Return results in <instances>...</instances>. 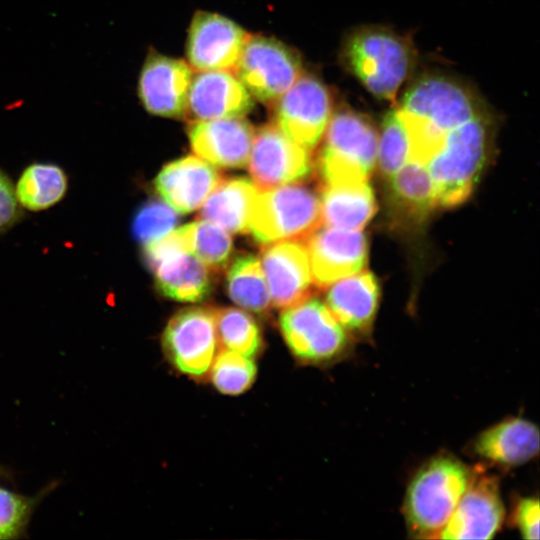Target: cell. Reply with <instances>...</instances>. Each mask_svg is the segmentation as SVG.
<instances>
[{
    "instance_id": "32",
    "label": "cell",
    "mask_w": 540,
    "mask_h": 540,
    "mask_svg": "<svg viewBox=\"0 0 540 540\" xmlns=\"http://www.w3.org/2000/svg\"><path fill=\"white\" fill-rule=\"evenodd\" d=\"M43 493L26 496L0 485V540L22 538Z\"/></svg>"
},
{
    "instance_id": "2",
    "label": "cell",
    "mask_w": 540,
    "mask_h": 540,
    "mask_svg": "<svg viewBox=\"0 0 540 540\" xmlns=\"http://www.w3.org/2000/svg\"><path fill=\"white\" fill-rule=\"evenodd\" d=\"M472 472L448 454L435 456L416 472L407 488L403 506L412 536L438 538L466 491Z\"/></svg>"
},
{
    "instance_id": "31",
    "label": "cell",
    "mask_w": 540,
    "mask_h": 540,
    "mask_svg": "<svg viewBox=\"0 0 540 540\" xmlns=\"http://www.w3.org/2000/svg\"><path fill=\"white\" fill-rule=\"evenodd\" d=\"M377 158L381 172L392 177L409 159V139L397 107L390 110L378 135Z\"/></svg>"
},
{
    "instance_id": "18",
    "label": "cell",
    "mask_w": 540,
    "mask_h": 540,
    "mask_svg": "<svg viewBox=\"0 0 540 540\" xmlns=\"http://www.w3.org/2000/svg\"><path fill=\"white\" fill-rule=\"evenodd\" d=\"M252 107V96L234 72L207 70L193 75L187 102V115L193 120L243 117Z\"/></svg>"
},
{
    "instance_id": "19",
    "label": "cell",
    "mask_w": 540,
    "mask_h": 540,
    "mask_svg": "<svg viewBox=\"0 0 540 540\" xmlns=\"http://www.w3.org/2000/svg\"><path fill=\"white\" fill-rule=\"evenodd\" d=\"M223 180L221 173L197 156H185L165 165L155 178L159 196L177 213L198 209Z\"/></svg>"
},
{
    "instance_id": "17",
    "label": "cell",
    "mask_w": 540,
    "mask_h": 540,
    "mask_svg": "<svg viewBox=\"0 0 540 540\" xmlns=\"http://www.w3.org/2000/svg\"><path fill=\"white\" fill-rule=\"evenodd\" d=\"M187 132L192 150L210 164L225 168L248 164L255 129L243 117L192 120Z\"/></svg>"
},
{
    "instance_id": "13",
    "label": "cell",
    "mask_w": 540,
    "mask_h": 540,
    "mask_svg": "<svg viewBox=\"0 0 540 540\" xmlns=\"http://www.w3.org/2000/svg\"><path fill=\"white\" fill-rule=\"evenodd\" d=\"M249 37L246 30L229 18L198 11L188 30L187 63L196 71L232 70Z\"/></svg>"
},
{
    "instance_id": "36",
    "label": "cell",
    "mask_w": 540,
    "mask_h": 540,
    "mask_svg": "<svg viewBox=\"0 0 540 540\" xmlns=\"http://www.w3.org/2000/svg\"><path fill=\"white\" fill-rule=\"evenodd\" d=\"M7 477H9V473L7 472L5 468L0 466V478H7Z\"/></svg>"
},
{
    "instance_id": "4",
    "label": "cell",
    "mask_w": 540,
    "mask_h": 540,
    "mask_svg": "<svg viewBox=\"0 0 540 540\" xmlns=\"http://www.w3.org/2000/svg\"><path fill=\"white\" fill-rule=\"evenodd\" d=\"M317 166L322 186L367 181L377 160L378 133L369 118L350 108L333 112Z\"/></svg>"
},
{
    "instance_id": "33",
    "label": "cell",
    "mask_w": 540,
    "mask_h": 540,
    "mask_svg": "<svg viewBox=\"0 0 540 540\" xmlns=\"http://www.w3.org/2000/svg\"><path fill=\"white\" fill-rule=\"evenodd\" d=\"M178 221L177 212L167 203L150 200L135 214L132 232L134 237L145 245L170 233Z\"/></svg>"
},
{
    "instance_id": "3",
    "label": "cell",
    "mask_w": 540,
    "mask_h": 540,
    "mask_svg": "<svg viewBox=\"0 0 540 540\" xmlns=\"http://www.w3.org/2000/svg\"><path fill=\"white\" fill-rule=\"evenodd\" d=\"M490 130L483 114L448 132L426 163L437 205L454 207L471 194L482 171Z\"/></svg>"
},
{
    "instance_id": "14",
    "label": "cell",
    "mask_w": 540,
    "mask_h": 540,
    "mask_svg": "<svg viewBox=\"0 0 540 540\" xmlns=\"http://www.w3.org/2000/svg\"><path fill=\"white\" fill-rule=\"evenodd\" d=\"M503 520L497 479L473 471L466 491L437 539H491Z\"/></svg>"
},
{
    "instance_id": "27",
    "label": "cell",
    "mask_w": 540,
    "mask_h": 540,
    "mask_svg": "<svg viewBox=\"0 0 540 540\" xmlns=\"http://www.w3.org/2000/svg\"><path fill=\"white\" fill-rule=\"evenodd\" d=\"M230 299L243 309L264 314L270 308V295L260 261L253 255L237 256L226 276Z\"/></svg>"
},
{
    "instance_id": "34",
    "label": "cell",
    "mask_w": 540,
    "mask_h": 540,
    "mask_svg": "<svg viewBox=\"0 0 540 540\" xmlns=\"http://www.w3.org/2000/svg\"><path fill=\"white\" fill-rule=\"evenodd\" d=\"M22 216L20 206L10 178L0 169V233L12 228Z\"/></svg>"
},
{
    "instance_id": "26",
    "label": "cell",
    "mask_w": 540,
    "mask_h": 540,
    "mask_svg": "<svg viewBox=\"0 0 540 540\" xmlns=\"http://www.w3.org/2000/svg\"><path fill=\"white\" fill-rule=\"evenodd\" d=\"M67 189L68 178L60 166L33 163L23 170L15 194L22 208L39 212L60 202Z\"/></svg>"
},
{
    "instance_id": "12",
    "label": "cell",
    "mask_w": 540,
    "mask_h": 540,
    "mask_svg": "<svg viewBox=\"0 0 540 540\" xmlns=\"http://www.w3.org/2000/svg\"><path fill=\"white\" fill-rule=\"evenodd\" d=\"M192 77L187 62L149 51L137 82L142 107L155 116L185 118Z\"/></svg>"
},
{
    "instance_id": "15",
    "label": "cell",
    "mask_w": 540,
    "mask_h": 540,
    "mask_svg": "<svg viewBox=\"0 0 540 540\" xmlns=\"http://www.w3.org/2000/svg\"><path fill=\"white\" fill-rule=\"evenodd\" d=\"M306 241L312 279L319 288L360 272L367 263L368 244L360 230L318 228Z\"/></svg>"
},
{
    "instance_id": "10",
    "label": "cell",
    "mask_w": 540,
    "mask_h": 540,
    "mask_svg": "<svg viewBox=\"0 0 540 540\" xmlns=\"http://www.w3.org/2000/svg\"><path fill=\"white\" fill-rule=\"evenodd\" d=\"M273 124L312 151L322 140L333 114V100L321 80L303 74L273 104Z\"/></svg>"
},
{
    "instance_id": "24",
    "label": "cell",
    "mask_w": 540,
    "mask_h": 540,
    "mask_svg": "<svg viewBox=\"0 0 540 540\" xmlns=\"http://www.w3.org/2000/svg\"><path fill=\"white\" fill-rule=\"evenodd\" d=\"M322 221L329 227L360 230L375 214L377 205L367 181L322 186Z\"/></svg>"
},
{
    "instance_id": "20",
    "label": "cell",
    "mask_w": 540,
    "mask_h": 540,
    "mask_svg": "<svg viewBox=\"0 0 540 540\" xmlns=\"http://www.w3.org/2000/svg\"><path fill=\"white\" fill-rule=\"evenodd\" d=\"M326 294V305L349 331L357 335L369 333L379 302V285L375 276L361 270L332 283Z\"/></svg>"
},
{
    "instance_id": "21",
    "label": "cell",
    "mask_w": 540,
    "mask_h": 540,
    "mask_svg": "<svg viewBox=\"0 0 540 540\" xmlns=\"http://www.w3.org/2000/svg\"><path fill=\"white\" fill-rule=\"evenodd\" d=\"M474 451L496 464L522 465L538 455V427L526 419H506L479 434L474 442Z\"/></svg>"
},
{
    "instance_id": "35",
    "label": "cell",
    "mask_w": 540,
    "mask_h": 540,
    "mask_svg": "<svg viewBox=\"0 0 540 540\" xmlns=\"http://www.w3.org/2000/svg\"><path fill=\"white\" fill-rule=\"evenodd\" d=\"M539 518L540 508L537 498L527 497L517 503L514 520L523 538L539 539Z\"/></svg>"
},
{
    "instance_id": "28",
    "label": "cell",
    "mask_w": 540,
    "mask_h": 540,
    "mask_svg": "<svg viewBox=\"0 0 540 540\" xmlns=\"http://www.w3.org/2000/svg\"><path fill=\"white\" fill-rule=\"evenodd\" d=\"M219 346L254 357L262 348L259 325L247 312L238 308L215 309Z\"/></svg>"
},
{
    "instance_id": "29",
    "label": "cell",
    "mask_w": 540,
    "mask_h": 540,
    "mask_svg": "<svg viewBox=\"0 0 540 540\" xmlns=\"http://www.w3.org/2000/svg\"><path fill=\"white\" fill-rule=\"evenodd\" d=\"M184 229L190 253L210 270L219 272L228 265L233 243L224 228L202 219L184 225Z\"/></svg>"
},
{
    "instance_id": "30",
    "label": "cell",
    "mask_w": 540,
    "mask_h": 540,
    "mask_svg": "<svg viewBox=\"0 0 540 540\" xmlns=\"http://www.w3.org/2000/svg\"><path fill=\"white\" fill-rule=\"evenodd\" d=\"M209 374L219 392L239 395L253 384L257 367L253 357L221 348L213 360Z\"/></svg>"
},
{
    "instance_id": "23",
    "label": "cell",
    "mask_w": 540,
    "mask_h": 540,
    "mask_svg": "<svg viewBox=\"0 0 540 540\" xmlns=\"http://www.w3.org/2000/svg\"><path fill=\"white\" fill-rule=\"evenodd\" d=\"M259 189L251 180L236 177L222 180L204 201L202 219L232 233H247L252 207Z\"/></svg>"
},
{
    "instance_id": "16",
    "label": "cell",
    "mask_w": 540,
    "mask_h": 540,
    "mask_svg": "<svg viewBox=\"0 0 540 540\" xmlns=\"http://www.w3.org/2000/svg\"><path fill=\"white\" fill-rule=\"evenodd\" d=\"M261 263L274 307L285 309L311 297L314 282L306 246L295 241L266 244Z\"/></svg>"
},
{
    "instance_id": "8",
    "label": "cell",
    "mask_w": 540,
    "mask_h": 540,
    "mask_svg": "<svg viewBox=\"0 0 540 540\" xmlns=\"http://www.w3.org/2000/svg\"><path fill=\"white\" fill-rule=\"evenodd\" d=\"M234 73L252 98L273 104L302 75L300 56L281 41L250 35Z\"/></svg>"
},
{
    "instance_id": "7",
    "label": "cell",
    "mask_w": 540,
    "mask_h": 540,
    "mask_svg": "<svg viewBox=\"0 0 540 540\" xmlns=\"http://www.w3.org/2000/svg\"><path fill=\"white\" fill-rule=\"evenodd\" d=\"M279 326L292 354L304 363H329L340 358L349 345L345 328L317 298L283 309Z\"/></svg>"
},
{
    "instance_id": "5",
    "label": "cell",
    "mask_w": 540,
    "mask_h": 540,
    "mask_svg": "<svg viewBox=\"0 0 540 540\" xmlns=\"http://www.w3.org/2000/svg\"><path fill=\"white\" fill-rule=\"evenodd\" d=\"M350 71L375 97L393 101L412 67V49L400 35L382 27L354 31L344 46Z\"/></svg>"
},
{
    "instance_id": "6",
    "label": "cell",
    "mask_w": 540,
    "mask_h": 540,
    "mask_svg": "<svg viewBox=\"0 0 540 540\" xmlns=\"http://www.w3.org/2000/svg\"><path fill=\"white\" fill-rule=\"evenodd\" d=\"M322 223L319 197L309 187L293 183L258 192L249 231L266 245L306 240Z\"/></svg>"
},
{
    "instance_id": "9",
    "label": "cell",
    "mask_w": 540,
    "mask_h": 540,
    "mask_svg": "<svg viewBox=\"0 0 540 540\" xmlns=\"http://www.w3.org/2000/svg\"><path fill=\"white\" fill-rule=\"evenodd\" d=\"M162 346L179 372L194 379L209 374L219 346L215 309L190 307L178 311L164 329Z\"/></svg>"
},
{
    "instance_id": "25",
    "label": "cell",
    "mask_w": 540,
    "mask_h": 540,
    "mask_svg": "<svg viewBox=\"0 0 540 540\" xmlns=\"http://www.w3.org/2000/svg\"><path fill=\"white\" fill-rule=\"evenodd\" d=\"M389 180L392 206L404 220L419 223L437 205L434 185L424 164L408 160Z\"/></svg>"
},
{
    "instance_id": "22",
    "label": "cell",
    "mask_w": 540,
    "mask_h": 540,
    "mask_svg": "<svg viewBox=\"0 0 540 540\" xmlns=\"http://www.w3.org/2000/svg\"><path fill=\"white\" fill-rule=\"evenodd\" d=\"M158 291L180 302H198L211 292L209 268L190 252L169 256L151 268Z\"/></svg>"
},
{
    "instance_id": "11",
    "label": "cell",
    "mask_w": 540,
    "mask_h": 540,
    "mask_svg": "<svg viewBox=\"0 0 540 540\" xmlns=\"http://www.w3.org/2000/svg\"><path fill=\"white\" fill-rule=\"evenodd\" d=\"M248 165L258 189L300 183L313 171L311 151L286 136L276 125L255 130Z\"/></svg>"
},
{
    "instance_id": "1",
    "label": "cell",
    "mask_w": 540,
    "mask_h": 540,
    "mask_svg": "<svg viewBox=\"0 0 540 540\" xmlns=\"http://www.w3.org/2000/svg\"><path fill=\"white\" fill-rule=\"evenodd\" d=\"M410 146V160L426 164L439 149L445 135L483 114L475 94L446 76L418 79L397 107Z\"/></svg>"
}]
</instances>
